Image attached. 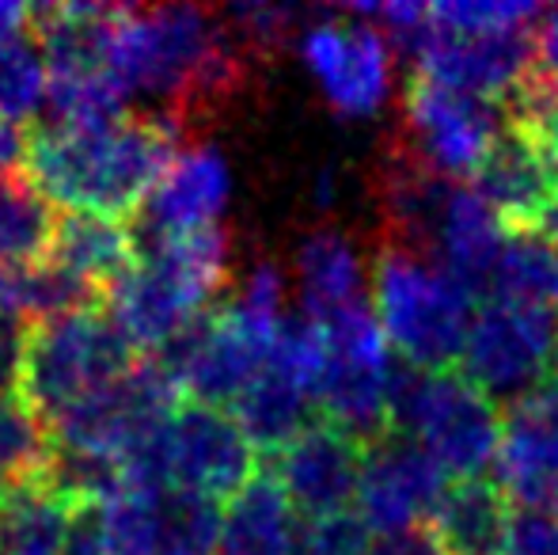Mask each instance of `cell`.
Segmentation results:
<instances>
[{
  "mask_svg": "<svg viewBox=\"0 0 558 555\" xmlns=\"http://www.w3.org/2000/svg\"><path fill=\"white\" fill-rule=\"evenodd\" d=\"M373 529L353 510L316 518L301 529V555H368Z\"/></svg>",
  "mask_w": 558,
  "mask_h": 555,
  "instance_id": "4dcf8cb0",
  "label": "cell"
},
{
  "mask_svg": "<svg viewBox=\"0 0 558 555\" xmlns=\"http://www.w3.org/2000/svg\"><path fill=\"white\" fill-rule=\"evenodd\" d=\"M251 50L228 23L191 4H163L125 15L114 69L125 88L163 99L175 122L214 111L243 88Z\"/></svg>",
  "mask_w": 558,
  "mask_h": 555,
  "instance_id": "7a4b0ae2",
  "label": "cell"
},
{
  "mask_svg": "<svg viewBox=\"0 0 558 555\" xmlns=\"http://www.w3.org/2000/svg\"><path fill=\"white\" fill-rule=\"evenodd\" d=\"M373 312L411 370L448 373L460 365L475 293L422 248L380 240L373 255Z\"/></svg>",
  "mask_w": 558,
  "mask_h": 555,
  "instance_id": "3957f363",
  "label": "cell"
},
{
  "mask_svg": "<svg viewBox=\"0 0 558 555\" xmlns=\"http://www.w3.org/2000/svg\"><path fill=\"white\" fill-rule=\"evenodd\" d=\"M501 555H558V510L513 506Z\"/></svg>",
  "mask_w": 558,
  "mask_h": 555,
  "instance_id": "d6a6232c",
  "label": "cell"
},
{
  "mask_svg": "<svg viewBox=\"0 0 558 555\" xmlns=\"http://www.w3.org/2000/svg\"><path fill=\"white\" fill-rule=\"evenodd\" d=\"M471 191L494 209L506 237L536 232L539 214L558 191V171L529 137L506 126V134L490 148L483 168L471 176Z\"/></svg>",
  "mask_w": 558,
  "mask_h": 555,
  "instance_id": "2e32d148",
  "label": "cell"
},
{
  "mask_svg": "<svg viewBox=\"0 0 558 555\" xmlns=\"http://www.w3.org/2000/svg\"><path fill=\"white\" fill-rule=\"evenodd\" d=\"M179 153L183 122L171 114H122L104 126H38L31 130L23 176L65 214L130 221Z\"/></svg>",
  "mask_w": 558,
  "mask_h": 555,
  "instance_id": "6da1fadb",
  "label": "cell"
},
{
  "mask_svg": "<svg viewBox=\"0 0 558 555\" xmlns=\"http://www.w3.org/2000/svg\"><path fill=\"white\" fill-rule=\"evenodd\" d=\"M228 198V164L214 145H194L171 160L148 202L130 217L137 237L206 229L217 221Z\"/></svg>",
  "mask_w": 558,
  "mask_h": 555,
  "instance_id": "9a60e30c",
  "label": "cell"
},
{
  "mask_svg": "<svg viewBox=\"0 0 558 555\" xmlns=\"http://www.w3.org/2000/svg\"><path fill=\"white\" fill-rule=\"evenodd\" d=\"M327 335V365L316 388V411L365 445L391 434L388 400L396 365L391 342L365 301L319 319Z\"/></svg>",
  "mask_w": 558,
  "mask_h": 555,
  "instance_id": "52a82bcc",
  "label": "cell"
},
{
  "mask_svg": "<svg viewBox=\"0 0 558 555\" xmlns=\"http://www.w3.org/2000/svg\"><path fill=\"white\" fill-rule=\"evenodd\" d=\"M490 297L558 312V248L539 232H513L490 275Z\"/></svg>",
  "mask_w": 558,
  "mask_h": 555,
  "instance_id": "d4e9b609",
  "label": "cell"
},
{
  "mask_svg": "<svg viewBox=\"0 0 558 555\" xmlns=\"http://www.w3.org/2000/svg\"><path fill=\"white\" fill-rule=\"evenodd\" d=\"M532 73L544 76V81L558 84V4L547 8L539 15V31H536V65Z\"/></svg>",
  "mask_w": 558,
  "mask_h": 555,
  "instance_id": "d590c367",
  "label": "cell"
},
{
  "mask_svg": "<svg viewBox=\"0 0 558 555\" xmlns=\"http://www.w3.org/2000/svg\"><path fill=\"white\" fill-rule=\"evenodd\" d=\"M558 347V312L517 301H490L471 319L468 342L456 370L483 388L490 400L517 403L547 381Z\"/></svg>",
  "mask_w": 558,
  "mask_h": 555,
  "instance_id": "9c48e42d",
  "label": "cell"
},
{
  "mask_svg": "<svg viewBox=\"0 0 558 555\" xmlns=\"http://www.w3.org/2000/svg\"><path fill=\"white\" fill-rule=\"evenodd\" d=\"M494 483L521 510H558V393L536 388L506 408Z\"/></svg>",
  "mask_w": 558,
  "mask_h": 555,
  "instance_id": "5bb4252c",
  "label": "cell"
},
{
  "mask_svg": "<svg viewBox=\"0 0 558 555\" xmlns=\"http://www.w3.org/2000/svg\"><path fill=\"white\" fill-rule=\"evenodd\" d=\"M96 304H104V297L88 281L69 275L61 263H0V312L23 324L38 327L46 319L96 309Z\"/></svg>",
  "mask_w": 558,
  "mask_h": 555,
  "instance_id": "603a6c76",
  "label": "cell"
},
{
  "mask_svg": "<svg viewBox=\"0 0 558 555\" xmlns=\"http://www.w3.org/2000/svg\"><path fill=\"white\" fill-rule=\"evenodd\" d=\"M304 65L342 114H373L391 96V43L368 20L312 23L301 38Z\"/></svg>",
  "mask_w": 558,
  "mask_h": 555,
  "instance_id": "7c38bea8",
  "label": "cell"
},
{
  "mask_svg": "<svg viewBox=\"0 0 558 555\" xmlns=\"http://www.w3.org/2000/svg\"><path fill=\"white\" fill-rule=\"evenodd\" d=\"M544 8L532 0H445L429 4V20L452 35H498V31H532Z\"/></svg>",
  "mask_w": 558,
  "mask_h": 555,
  "instance_id": "f546056e",
  "label": "cell"
},
{
  "mask_svg": "<svg viewBox=\"0 0 558 555\" xmlns=\"http://www.w3.org/2000/svg\"><path fill=\"white\" fill-rule=\"evenodd\" d=\"M50 92V69L35 31L0 38V119L27 126Z\"/></svg>",
  "mask_w": 558,
  "mask_h": 555,
  "instance_id": "4316f807",
  "label": "cell"
},
{
  "mask_svg": "<svg viewBox=\"0 0 558 555\" xmlns=\"http://www.w3.org/2000/svg\"><path fill=\"white\" fill-rule=\"evenodd\" d=\"M513 503L494 480H456L445 487L429 526L452 555H501Z\"/></svg>",
  "mask_w": 558,
  "mask_h": 555,
  "instance_id": "44dd1931",
  "label": "cell"
},
{
  "mask_svg": "<svg viewBox=\"0 0 558 555\" xmlns=\"http://www.w3.org/2000/svg\"><path fill=\"white\" fill-rule=\"evenodd\" d=\"M293 514L278 475L258 468L255 480L228 503L217 555H301V526Z\"/></svg>",
  "mask_w": 558,
  "mask_h": 555,
  "instance_id": "ac0fdd59",
  "label": "cell"
},
{
  "mask_svg": "<svg viewBox=\"0 0 558 555\" xmlns=\"http://www.w3.org/2000/svg\"><path fill=\"white\" fill-rule=\"evenodd\" d=\"M137 358L104 304L46 319L31 327L20 400L53 426L61 415L122 381Z\"/></svg>",
  "mask_w": 558,
  "mask_h": 555,
  "instance_id": "5b68a950",
  "label": "cell"
},
{
  "mask_svg": "<svg viewBox=\"0 0 558 555\" xmlns=\"http://www.w3.org/2000/svg\"><path fill=\"white\" fill-rule=\"evenodd\" d=\"M501 422L506 411L498 400L471 385L460 370L422 373L396 370L388 400L391 434H403L418 442L448 480H478L498 460L501 449Z\"/></svg>",
  "mask_w": 558,
  "mask_h": 555,
  "instance_id": "277c9868",
  "label": "cell"
},
{
  "mask_svg": "<svg viewBox=\"0 0 558 555\" xmlns=\"http://www.w3.org/2000/svg\"><path fill=\"white\" fill-rule=\"evenodd\" d=\"M232 415L240 422L243 434H247V442L255 445V453L278 457L319 411H316V396L301 381L289 377L274 362H266V370L235 400Z\"/></svg>",
  "mask_w": 558,
  "mask_h": 555,
  "instance_id": "ffe728a7",
  "label": "cell"
},
{
  "mask_svg": "<svg viewBox=\"0 0 558 555\" xmlns=\"http://www.w3.org/2000/svg\"><path fill=\"white\" fill-rule=\"evenodd\" d=\"M46 460H50L46 422L20 396H4L0 400V495L43 475Z\"/></svg>",
  "mask_w": 558,
  "mask_h": 555,
  "instance_id": "83f0119b",
  "label": "cell"
},
{
  "mask_svg": "<svg viewBox=\"0 0 558 555\" xmlns=\"http://www.w3.org/2000/svg\"><path fill=\"white\" fill-rule=\"evenodd\" d=\"M536 232L544 240H551V244L558 248V191H555V198L547 202V209L539 214V225H536Z\"/></svg>",
  "mask_w": 558,
  "mask_h": 555,
  "instance_id": "f35d334b",
  "label": "cell"
},
{
  "mask_svg": "<svg viewBox=\"0 0 558 555\" xmlns=\"http://www.w3.org/2000/svg\"><path fill=\"white\" fill-rule=\"evenodd\" d=\"M304 316L327 319L365 301V260L338 229H316L296 248Z\"/></svg>",
  "mask_w": 558,
  "mask_h": 555,
  "instance_id": "d6986e66",
  "label": "cell"
},
{
  "mask_svg": "<svg viewBox=\"0 0 558 555\" xmlns=\"http://www.w3.org/2000/svg\"><path fill=\"white\" fill-rule=\"evenodd\" d=\"M76 503L43 475L0 495V555H61Z\"/></svg>",
  "mask_w": 558,
  "mask_h": 555,
  "instance_id": "7402d4cb",
  "label": "cell"
},
{
  "mask_svg": "<svg viewBox=\"0 0 558 555\" xmlns=\"http://www.w3.org/2000/svg\"><path fill=\"white\" fill-rule=\"evenodd\" d=\"M539 388H551V393H558V347H555V358L551 365H547V381Z\"/></svg>",
  "mask_w": 558,
  "mask_h": 555,
  "instance_id": "ab89813d",
  "label": "cell"
},
{
  "mask_svg": "<svg viewBox=\"0 0 558 555\" xmlns=\"http://www.w3.org/2000/svg\"><path fill=\"white\" fill-rule=\"evenodd\" d=\"M281 297H286V281H281V270L274 267V263H258L255 270H251L247 286H243V297L240 301H232L235 309H240L243 319H251L255 327H266V331H274V327H281Z\"/></svg>",
  "mask_w": 558,
  "mask_h": 555,
  "instance_id": "1f68e13d",
  "label": "cell"
},
{
  "mask_svg": "<svg viewBox=\"0 0 558 555\" xmlns=\"http://www.w3.org/2000/svg\"><path fill=\"white\" fill-rule=\"evenodd\" d=\"M506 134V107L468 96L422 73L403 92V130L396 145L441 179H471L498 137Z\"/></svg>",
  "mask_w": 558,
  "mask_h": 555,
  "instance_id": "ba28073f",
  "label": "cell"
},
{
  "mask_svg": "<svg viewBox=\"0 0 558 555\" xmlns=\"http://www.w3.org/2000/svg\"><path fill=\"white\" fill-rule=\"evenodd\" d=\"M445 468L403 434H384L368 445L357 483V518L380 533L429 526L448 487Z\"/></svg>",
  "mask_w": 558,
  "mask_h": 555,
  "instance_id": "8fae6325",
  "label": "cell"
},
{
  "mask_svg": "<svg viewBox=\"0 0 558 555\" xmlns=\"http://www.w3.org/2000/svg\"><path fill=\"white\" fill-rule=\"evenodd\" d=\"M368 445L342 430L338 422L316 415L278 457H270V472L278 475L281 491L308 521L345 514L357 503L361 468Z\"/></svg>",
  "mask_w": 558,
  "mask_h": 555,
  "instance_id": "4fadbf2b",
  "label": "cell"
},
{
  "mask_svg": "<svg viewBox=\"0 0 558 555\" xmlns=\"http://www.w3.org/2000/svg\"><path fill=\"white\" fill-rule=\"evenodd\" d=\"M258 453L232 411L186 400L163 434L125 464V480L232 503L258 475Z\"/></svg>",
  "mask_w": 558,
  "mask_h": 555,
  "instance_id": "8992f818",
  "label": "cell"
},
{
  "mask_svg": "<svg viewBox=\"0 0 558 555\" xmlns=\"http://www.w3.org/2000/svg\"><path fill=\"white\" fill-rule=\"evenodd\" d=\"M58 214L23 171L0 176V263L50 260Z\"/></svg>",
  "mask_w": 558,
  "mask_h": 555,
  "instance_id": "cb8c5ba5",
  "label": "cell"
},
{
  "mask_svg": "<svg viewBox=\"0 0 558 555\" xmlns=\"http://www.w3.org/2000/svg\"><path fill=\"white\" fill-rule=\"evenodd\" d=\"M35 23V8L27 4H12V0H0V38L23 35V31Z\"/></svg>",
  "mask_w": 558,
  "mask_h": 555,
  "instance_id": "74e56055",
  "label": "cell"
},
{
  "mask_svg": "<svg viewBox=\"0 0 558 555\" xmlns=\"http://www.w3.org/2000/svg\"><path fill=\"white\" fill-rule=\"evenodd\" d=\"M399 46L414 58V73L501 107L513 99V92L524 88L532 65H536V35L532 31L452 35V31L437 27L429 15Z\"/></svg>",
  "mask_w": 558,
  "mask_h": 555,
  "instance_id": "30bf717a",
  "label": "cell"
},
{
  "mask_svg": "<svg viewBox=\"0 0 558 555\" xmlns=\"http://www.w3.org/2000/svg\"><path fill=\"white\" fill-rule=\"evenodd\" d=\"M163 487L130 483L104 498V533L107 555H156V526H160Z\"/></svg>",
  "mask_w": 558,
  "mask_h": 555,
  "instance_id": "f1b7e54d",
  "label": "cell"
},
{
  "mask_svg": "<svg viewBox=\"0 0 558 555\" xmlns=\"http://www.w3.org/2000/svg\"><path fill=\"white\" fill-rule=\"evenodd\" d=\"M368 555H452V552L437 536L434 526H414V529H399V533H380L368 544Z\"/></svg>",
  "mask_w": 558,
  "mask_h": 555,
  "instance_id": "e575fe53",
  "label": "cell"
},
{
  "mask_svg": "<svg viewBox=\"0 0 558 555\" xmlns=\"http://www.w3.org/2000/svg\"><path fill=\"white\" fill-rule=\"evenodd\" d=\"M221 529V503L191 495V491L163 487L160 526H156V555H217Z\"/></svg>",
  "mask_w": 558,
  "mask_h": 555,
  "instance_id": "484cf974",
  "label": "cell"
},
{
  "mask_svg": "<svg viewBox=\"0 0 558 555\" xmlns=\"http://www.w3.org/2000/svg\"><path fill=\"white\" fill-rule=\"evenodd\" d=\"M27 141H31L27 126H15V122L0 119V176L23 171V160H27Z\"/></svg>",
  "mask_w": 558,
  "mask_h": 555,
  "instance_id": "8d00e7d4",
  "label": "cell"
},
{
  "mask_svg": "<svg viewBox=\"0 0 558 555\" xmlns=\"http://www.w3.org/2000/svg\"><path fill=\"white\" fill-rule=\"evenodd\" d=\"M50 260L88 281L99 297H107L118 281L137 270L133 225L125 217L107 214H61Z\"/></svg>",
  "mask_w": 558,
  "mask_h": 555,
  "instance_id": "e0dca14e",
  "label": "cell"
},
{
  "mask_svg": "<svg viewBox=\"0 0 558 555\" xmlns=\"http://www.w3.org/2000/svg\"><path fill=\"white\" fill-rule=\"evenodd\" d=\"M27 342H31V327L23 319L8 316V312H0V400L4 396H20Z\"/></svg>",
  "mask_w": 558,
  "mask_h": 555,
  "instance_id": "836d02e7",
  "label": "cell"
}]
</instances>
